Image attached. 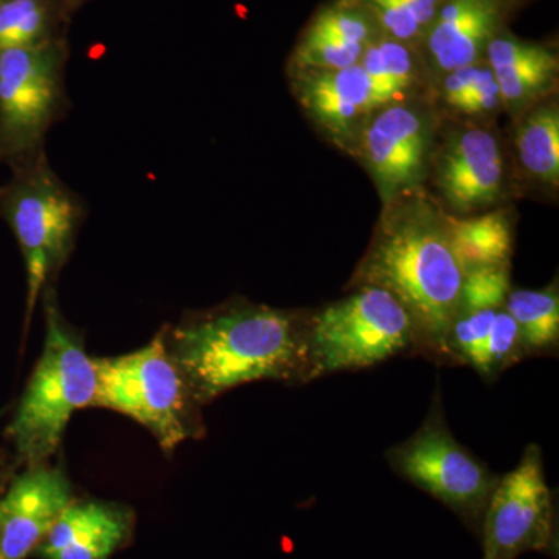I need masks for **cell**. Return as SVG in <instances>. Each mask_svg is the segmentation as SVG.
I'll return each mask as SVG.
<instances>
[{
	"mask_svg": "<svg viewBox=\"0 0 559 559\" xmlns=\"http://www.w3.org/2000/svg\"><path fill=\"white\" fill-rule=\"evenodd\" d=\"M369 11L385 38L412 44L423 40L444 0H347Z\"/></svg>",
	"mask_w": 559,
	"mask_h": 559,
	"instance_id": "22",
	"label": "cell"
},
{
	"mask_svg": "<svg viewBox=\"0 0 559 559\" xmlns=\"http://www.w3.org/2000/svg\"><path fill=\"white\" fill-rule=\"evenodd\" d=\"M64 0H2L0 2V51L39 46L58 36L64 16Z\"/></svg>",
	"mask_w": 559,
	"mask_h": 559,
	"instance_id": "21",
	"label": "cell"
},
{
	"mask_svg": "<svg viewBox=\"0 0 559 559\" xmlns=\"http://www.w3.org/2000/svg\"><path fill=\"white\" fill-rule=\"evenodd\" d=\"M0 559H3L2 557H0Z\"/></svg>",
	"mask_w": 559,
	"mask_h": 559,
	"instance_id": "31",
	"label": "cell"
},
{
	"mask_svg": "<svg viewBox=\"0 0 559 559\" xmlns=\"http://www.w3.org/2000/svg\"><path fill=\"white\" fill-rule=\"evenodd\" d=\"M463 282L465 271L452 246L450 215L418 191L385 205L349 286L388 290L409 314L415 355L447 364L444 340Z\"/></svg>",
	"mask_w": 559,
	"mask_h": 559,
	"instance_id": "1",
	"label": "cell"
},
{
	"mask_svg": "<svg viewBox=\"0 0 559 559\" xmlns=\"http://www.w3.org/2000/svg\"><path fill=\"white\" fill-rule=\"evenodd\" d=\"M409 314L388 290L359 286L308 316V382L414 352Z\"/></svg>",
	"mask_w": 559,
	"mask_h": 559,
	"instance_id": "6",
	"label": "cell"
},
{
	"mask_svg": "<svg viewBox=\"0 0 559 559\" xmlns=\"http://www.w3.org/2000/svg\"><path fill=\"white\" fill-rule=\"evenodd\" d=\"M525 358L528 356L522 345L520 329L506 308H502L496 316L495 323L481 345L479 355L474 360L473 369L485 381L491 382L503 370Z\"/></svg>",
	"mask_w": 559,
	"mask_h": 559,
	"instance_id": "25",
	"label": "cell"
},
{
	"mask_svg": "<svg viewBox=\"0 0 559 559\" xmlns=\"http://www.w3.org/2000/svg\"><path fill=\"white\" fill-rule=\"evenodd\" d=\"M10 168L9 182L0 187V218L13 230L24 257L28 326L40 294L72 252L86 210L50 167L46 151Z\"/></svg>",
	"mask_w": 559,
	"mask_h": 559,
	"instance_id": "4",
	"label": "cell"
},
{
	"mask_svg": "<svg viewBox=\"0 0 559 559\" xmlns=\"http://www.w3.org/2000/svg\"><path fill=\"white\" fill-rule=\"evenodd\" d=\"M0 2H2V0H0Z\"/></svg>",
	"mask_w": 559,
	"mask_h": 559,
	"instance_id": "32",
	"label": "cell"
},
{
	"mask_svg": "<svg viewBox=\"0 0 559 559\" xmlns=\"http://www.w3.org/2000/svg\"><path fill=\"white\" fill-rule=\"evenodd\" d=\"M450 231L465 277L468 272L510 264L513 226L503 210L462 219L450 216Z\"/></svg>",
	"mask_w": 559,
	"mask_h": 559,
	"instance_id": "18",
	"label": "cell"
},
{
	"mask_svg": "<svg viewBox=\"0 0 559 559\" xmlns=\"http://www.w3.org/2000/svg\"><path fill=\"white\" fill-rule=\"evenodd\" d=\"M500 9L489 0H444L423 38L430 66L447 75L479 64L499 33Z\"/></svg>",
	"mask_w": 559,
	"mask_h": 559,
	"instance_id": "15",
	"label": "cell"
},
{
	"mask_svg": "<svg viewBox=\"0 0 559 559\" xmlns=\"http://www.w3.org/2000/svg\"><path fill=\"white\" fill-rule=\"evenodd\" d=\"M506 311L520 329L527 356L554 355L559 344V296L557 283L546 289H510Z\"/></svg>",
	"mask_w": 559,
	"mask_h": 559,
	"instance_id": "19",
	"label": "cell"
},
{
	"mask_svg": "<svg viewBox=\"0 0 559 559\" xmlns=\"http://www.w3.org/2000/svg\"><path fill=\"white\" fill-rule=\"evenodd\" d=\"M489 2L496 3V5L502 7L503 0H489Z\"/></svg>",
	"mask_w": 559,
	"mask_h": 559,
	"instance_id": "30",
	"label": "cell"
},
{
	"mask_svg": "<svg viewBox=\"0 0 559 559\" xmlns=\"http://www.w3.org/2000/svg\"><path fill=\"white\" fill-rule=\"evenodd\" d=\"M510 293V264L468 272L444 340L447 364L473 367Z\"/></svg>",
	"mask_w": 559,
	"mask_h": 559,
	"instance_id": "16",
	"label": "cell"
},
{
	"mask_svg": "<svg viewBox=\"0 0 559 559\" xmlns=\"http://www.w3.org/2000/svg\"><path fill=\"white\" fill-rule=\"evenodd\" d=\"M384 205L418 193L436 148V120L417 102H390L374 109L355 142Z\"/></svg>",
	"mask_w": 559,
	"mask_h": 559,
	"instance_id": "9",
	"label": "cell"
},
{
	"mask_svg": "<svg viewBox=\"0 0 559 559\" xmlns=\"http://www.w3.org/2000/svg\"><path fill=\"white\" fill-rule=\"evenodd\" d=\"M364 50L366 47L340 43V40L305 32L290 58V66H293L290 73L352 68L359 64Z\"/></svg>",
	"mask_w": 559,
	"mask_h": 559,
	"instance_id": "26",
	"label": "cell"
},
{
	"mask_svg": "<svg viewBox=\"0 0 559 559\" xmlns=\"http://www.w3.org/2000/svg\"><path fill=\"white\" fill-rule=\"evenodd\" d=\"M72 500V487L61 469L31 465L0 499V557L25 559L35 554Z\"/></svg>",
	"mask_w": 559,
	"mask_h": 559,
	"instance_id": "13",
	"label": "cell"
},
{
	"mask_svg": "<svg viewBox=\"0 0 559 559\" xmlns=\"http://www.w3.org/2000/svg\"><path fill=\"white\" fill-rule=\"evenodd\" d=\"M485 58L498 81L500 100L509 109L533 105L557 83L558 55L543 44L498 33L488 44Z\"/></svg>",
	"mask_w": 559,
	"mask_h": 559,
	"instance_id": "17",
	"label": "cell"
},
{
	"mask_svg": "<svg viewBox=\"0 0 559 559\" xmlns=\"http://www.w3.org/2000/svg\"><path fill=\"white\" fill-rule=\"evenodd\" d=\"M66 61L62 38L0 51V164L11 167L44 150L68 108Z\"/></svg>",
	"mask_w": 559,
	"mask_h": 559,
	"instance_id": "8",
	"label": "cell"
},
{
	"mask_svg": "<svg viewBox=\"0 0 559 559\" xmlns=\"http://www.w3.org/2000/svg\"><path fill=\"white\" fill-rule=\"evenodd\" d=\"M432 178L444 204L469 215L496 204L503 193L506 160L496 134L484 128L452 131L433 150Z\"/></svg>",
	"mask_w": 559,
	"mask_h": 559,
	"instance_id": "11",
	"label": "cell"
},
{
	"mask_svg": "<svg viewBox=\"0 0 559 559\" xmlns=\"http://www.w3.org/2000/svg\"><path fill=\"white\" fill-rule=\"evenodd\" d=\"M305 32L366 49L382 36L369 11L345 0L320 10Z\"/></svg>",
	"mask_w": 559,
	"mask_h": 559,
	"instance_id": "24",
	"label": "cell"
},
{
	"mask_svg": "<svg viewBox=\"0 0 559 559\" xmlns=\"http://www.w3.org/2000/svg\"><path fill=\"white\" fill-rule=\"evenodd\" d=\"M293 90L308 117L342 148L355 145L374 109L400 95L370 79L362 66L293 73Z\"/></svg>",
	"mask_w": 559,
	"mask_h": 559,
	"instance_id": "12",
	"label": "cell"
},
{
	"mask_svg": "<svg viewBox=\"0 0 559 559\" xmlns=\"http://www.w3.org/2000/svg\"><path fill=\"white\" fill-rule=\"evenodd\" d=\"M479 533L481 559H516L528 551L554 550V495L539 447L528 444L516 468L500 477Z\"/></svg>",
	"mask_w": 559,
	"mask_h": 559,
	"instance_id": "10",
	"label": "cell"
},
{
	"mask_svg": "<svg viewBox=\"0 0 559 559\" xmlns=\"http://www.w3.org/2000/svg\"><path fill=\"white\" fill-rule=\"evenodd\" d=\"M522 167L540 182L559 183V110L555 103H544L530 110L516 134Z\"/></svg>",
	"mask_w": 559,
	"mask_h": 559,
	"instance_id": "20",
	"label": "cell"
},
{
	"mask_svg": "<svg viewBox=\"0 0 559 559\" xmlns=\"http://www.w3.org/2000/svg\"><path fill=\"white\" fill-rule=\"evenodd\" d=\"M499 105H502V100L495 73L488 64H481L476 83L454 110H460L466 116H485L498 109Z\"/></svg>",
	"mask_w": 559,
	"mask_h": 559,
	"instance_id": "27",
	"label": "cell"
},
{
	"mask_svg": "<svg viewBox=\"0 0 559 559\" xmlns=\"http://www.w3.org/2000/svg\"><path fill=\"white\" fill-rule=\"evenodd\" d=\"M127 507L72 500L35 550L40 559H109L130 536Z\"/></svg>",
	"mask_w": 559,
	"mask_h": 559,
	"instance_id": "14",
	"label": "cell"
},
{
	"mask_svg": "<svg viewBox=\"0 0 559 559\" xmlns=\"http://www.w3.org/2000/svg\"><path fill=\"white\" fill-rule=\"evenodd\" d=\"M308 316L234 300L165 331L168 352L198 404L253 381L308 382Z\"/></svg>",
	"mask_w": 559,
	"mask_h": 559,
	"instance_id": "2",
	"label": "cell"
},
{
	"mask_svg": "<svg viewBox=\"0 0 559 559\" xmlns=\"http://www.w3.org/2000/svg\"><path fill=\"white\" fill-rule=\"evenodd\" d=\"M385 459L399 476L440 500L469 528L480 532L488 500L500 477L452 436L440 388L433 392L428 415L417 432L390 448Z\"/></svg>",
	"mask_w": 559,
	"mask_h": 559,
	"instance_id": "7",
	"label": "cell"
},
{
	"mask_svg": "<svg viewBox=\"0 0 559 559\" xmlns=\"http://www.w3.org/2000/svg\"><path fill=\"white\" fill-rule=\"evenodd\" d=\"M46 342L33 370L9 437L31 465L43 463L60 448L72 415L94 403L95 367L81 337L62 318L51 286L44 289Z\"/></svg>",
	"mask_w": 559,
	"mask_h": 559,
	"instance_id": "3",
	"label": "cell"
},
{
	"mask_svg": "<svg viewBox=\"0 0 559 559\" xmlns=\"http://www.w3.org/2000/svg\"><path fill=\"white\" fill-rule=\"evenodd\" d=\"M94 367L92 406L120 412L145 426L162 450H176L201 433L194 418L198 403L168 352L165 331L138 352L94 359Z\"/></svg>",
	"mask_w": 559,
	"mask_h": 559,
	"instance_id": "5",
	"label": "cell"
},
{
	"mask_svg": "<svg viewBox=\"0 0 559 559\" xmlns=\"http://www.w3.org/2000/svg\"><path fill=\"white\" fill-rule=\"evenodd\" d=\"M480 66L481 62L468 66V68L452 70V72L444 75L443 84H441V97L450 108H457L462 98L468 94L471 87L476 83L477 75H479Z\"/></svg>",
	"mask_w": 559,
	"mask_h": 559,
	"instance_id": "28",
	"label": "cell"
},
{
	"mask_svg": "<svg viewBox=\"0 0 559 559\" xmlns=\"http://www.w3.org/2000/svg\"><path fill=\"white\" fill-rule=\"evenodd\" d=\"M359 64L374 83L395 92L400 97H404L418 81L417 53H414L409 44L385 36H381L364 50Z\"/></svg>",
	"mask_w": 559,
	"mask_h": 559,
	"instance_id": "23",
	"label": "cell"
},
{
	"mask_svg": "<svg viewBox=\"0 0 559 559\" xmlns=\"http://www.w3.org/2000/svg\"><path fill=\"white\" fill-rule=\"evenodd\" d=\"M64 2H66V9H68V11H72V10H75L76 7H80L81 3L86 2V0H64Z\"/></svg>",
	"mask_w": 559,
	"mask_h": 559,
	"instance_id": "29",
	"label": "cell"
}]
</instances>
